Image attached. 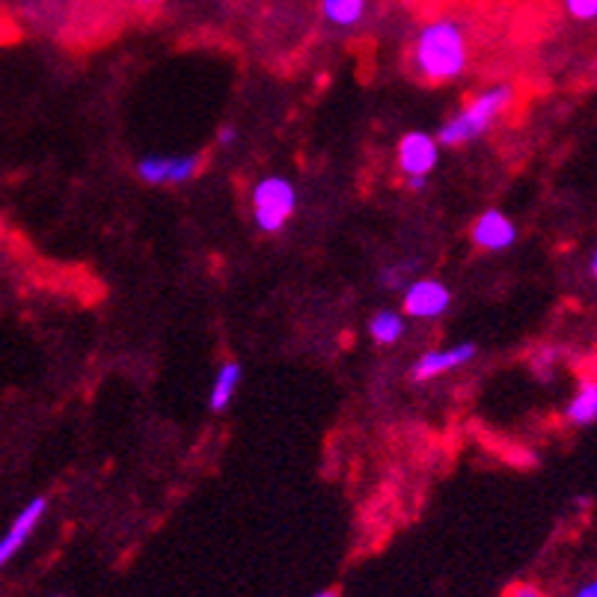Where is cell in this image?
Returning <instances> with one entry per match:
<instances>
[{
	"mask_svg": "<svg viewBox=\"0 0 597 597\" xmlns=\"http://www.w3.org/2000/svg\"><path fill=\"white\" fill-rule=\"evenodd\" d=\"M411 72L425 84H449L467 72L470 36L458 19H431L413 36Z\"/></svg>",
	"mask_w": 597,
	"mask_h": 597,
	"instance_id": "1",
	"label": "cell"
},
{
	"mask_svg": "<svg viewBox=\"0 0 597 597\" xmlns=\"http://www.w3.org/2000/svg\"><path fill=\"white\" fill-rule=\"evenodd\" d=\"M511 101H514V87L511 84H497V87L478 93L473 101H467V108L440 129V134L435 137L437 146L458 149V146H467V143L478 141L511 108Z\"/></svg>",
	"mask_w": 597,
	"mask_h": 597,
	"instance_id": "2",
	"label": "cell"
},
{
	"mask_svg": "<svg viewBox=\"0 0 597 597\" xmlns=\"http://www.w3.org/2000/svg\"><path fill=\"white\" fill-rule=\"evenodd\" d=\"M297 211V191L283 175H265L259 185L253 187V220L261 232H283L285 223Z\"/></svg>",
	"mask_w": 597,
	"mask_h": 597,
	"instance_id": "3",
	"label": "cell"
},
{
	"mask_svg": "<svg viewBox=\"0 0 597 597\" xmlns=\"http://www.w3.org/2000/svg\"><path fill=\"white\" fill-rule=\"evenodd\" d=\"M395 158H399V170L404 173V179H428V173H435L440 146L425 131H407L399 141Z\"/></svg>",
	"mask_w": 597,
	"mask_h": 597,
	"instance_id": "4",
	"label": "cell"
},
{
	"mask_svg": "<svg viewBox=\"0 0 597 597\" xmlns=\"http://www.w3.org/2000/svg\"><path fill=\"white\" fill-rule=\"evenodd\" d=\"M404 313L411 318H419V321H431V318H440V315L449 309L452 304V292L446 289V283L440 280H413L407 289H404Z\"/></svg>",
	"mask_w": 597,
	"mask_h": 597,
	"instance_id": "5",
	"label": "cell"
},
{
	"mask_svg": "<svg viewBox=\"0 0 597 597\" xmlns=\"http://www.w3.org/2000/svg\"><path fill=\"white\" fill-rule=\"evenodd\" d=\"M45 511H48V500H45V497H36V500H31L22 511H19V517L12 521L10 529H7L3 538H0V568L7 565L12 556L19 553L24 544H27L33 529H36L39 521L45 517Z\"/></svg>",
	"mask_w": 597,
	"mask_h": 597,
	"instance_id": "6",
	"label": "cell"
},
{
	"mask_svg": "<svg viewBox=\"0 0 597 597\" xmlns=\"http://www.w3.org/2000/svg\"><path fill=\"white\" fill-rule=\"evenodd\" d=\"M478 348L473 342H464V345H452V348H440V351H425L423 357L416 360L413 366V380H431L440 378L446 371L458 369V366H467L470 360L476 357Z\"/></svg>",
	"mask_w": 597,
	"mask_h": 597,
	"instance_id": "7",
	"label": "cell"
},
{
	"mask_svg": "<svg viewBox=\"0 0 597 597\" xmlns=\"http://www.w3.org/2000/svg\"><path fill=\"white\" fill-rule=\"evenodd\" d=\"M470 235H473V244H476L478 251L500 253L514 244V239H517V229H514V223H511L502 211L488 208V211L473 223V232H470Z\"/></svg>",
	"mask_w": 597,
	"mask_h": 597,
	"instance_id": "8",
	"label": "cell"
},
{
	"mask_svg": "<svg viewBox=\"0 0 597 597\" xmlns=\"http://www.w3.org/2000/svg\"><path fill=\"white\" fill-rule=\"evenodd\" d=\"M597 419V380L586 378L576 387L574 399L565 407V423L571 425H595Z\"/></svg>",
	"mask_w": 597,
	"mask_h": 597,
	"instance_id": "9",
	"label": "cell"
},
{
	"mask_svg": "<svg viewBox=\"0 0 597 597\" xmlns=\"http://www.w3.org/2000/svg\"><path fill=\"white\" fill-rule=\"evenodd\" d=\"M241 383V366L235 360H229L218 369V378H215V387H211V395H208V407L215 413H223L235 399Z\"/></svg>",
	"mask_w": 597,
	"mask_h": 597,
	"instance_id": "10",
	"label": "cell"
},
{
	"mask_svg": "<svg viewBox=\"0 0 597 597\" xmlns=\"http://www.w3.org/2000/svg\"><path fill=\"white\" fill-rule=\"evenodd\" d=\"M321 12L337 27H354L366 15V0H321Z\"/></svg>",
	"mask_w": 597,
	"mask_h": 597,
	"instance_id": "11",
	"label": "cell"
},
{
	"mask_svg": "<svg viewBox=\"0 0 597 597\" xmlns=\"http://www.w3.org/2000/svg\"><path fill=\"white\" fill-rule=\"evenodd\" d=\"M404 330H407L404 318L392 309H383L369 321V333L378 345H395L404 337Z\"/></svg>",
	"mask_w": 597,
	"mask_h": 597,
	"instance_id": "12",
	"label": "cell"
},
{
	"mask_svg": "<svg viewBox=\"0 0 597 597\" xmlns=\"http://www.w3.org/2000/svg\"><path fill=\"white\" fill-rule=\"evenodd\" d=\"M167 173H170V155H149L137 161V175L146 185H167Z\"/></svg>",
	"mask_w": 597,
	"mask_h": 597,
	"instance_id": "13",
	"label": "cell"
},
{
	"mask_svg": "<svg viewBox=\"0 0 597 597\" xmlns=\"http://www.w3.org/2000/svg\"><path fill=\"white\" fill-rule=\"evenodd\" d=\"M203 167V158L199 155H179V158H170V173H167V185H185L191 182Z\"/></svg>",
	"mask_w": 597,
	"mask_h": 597,
	"instance_id": "14",
	"label": "cell"
},
{
	"mask_svg": "<svg viewBox=\"0 0 597 597\" xmlns=\"http://www.w3.org/2000/svg\"><path fill=\"white\" fill-rule=\"evenodd\" d=\"M565 7L574 19H580V22H595L597 0H565Z\"/></svg>",
	"mask_w": 597,
	"mask_h": 597,
	"instance_id": "15",
	"label": "cell"
},
{
	"mask_svg": "<svg viewBox=\"0 0 597 597\" xmlns=\"http://www.w3.org/2000/svg\"><path fill=\"white\" fill-rule=\"evenodd\" d=\"M556 360H559V351H556V348H541V351L535 354V369L541 371V375H547V371L553 369Z\"/></svg>",
	"mask_w": 597,
	"mask_h": 597,
	"instance_id": "16",
	"label": "cell"
},
{
	"mask_svg": "<svg viewBox=\"0 0 597 597\" xmlns=\"http://www.w3.org/2000/svg\"><path fill=\"white\" fill-rule=\"evenodd\" d=\"M509 597H544V595L535 586H529V583H521V586L511 588Z\"/></svg>",
	"mask_w": 597,
	"mask_h": 597,
	"instance_id": "17",
	"label": "cell"
},
{
	"mask_svg": "<svg viewBox=\"0 0 597 597\" xmlns=\"http://www.w3.org/2000/svg\"><path fill=\"white\" fill-rule=\"evenodd\" d=\"M235 141H239V131L232 129V125H223V129H220V143H223V146H235Z\"/></svg>",
	"mask_w": 597,
	"mask_h": 597,
	"instance_id": "18",
	"label": "cell"
},
{
	"mask_svg": "<svg viewBox=\"0 0 597 597\" xmlns=\"http://www.w3.org/2000/svg\"><path fill=\"white\" fill-rule=\"evenodd\" d=\"M10 39H12V24L10 19L0 12V42H10Z\"/></svg>",
	"mask_w": 597,
	"mask_h": 597,
	"instance_id": "19",
	"label": "cell"
},
{
	"mask_svg": "<svg viewBox=\"0 0 597 597\" xmlns=\"http://www.w3.org/2000/svg\"><path fill=\"white\" fill-rule=\"evenodd\" d=\"M574 597H597V586H595V583H588V586L580 588Z\"/></svg>",
	"mask_w": 597,
	"mask_h": 597,
	"instance_id": "20",
	"label": "cell"
},
{
	"mask_svg": "<svg viewBox=\"0 0 597 597\" xmlns=\"http://www.w3.org/2000/svg\"><path fill=\"white\" fill-rule=\"evenodd\" d=\"M588 273H592V277H595V273H597V256H595V253L588 256Z\"/></svg>",
	"mask_w": 597,
	"mask_h": 597,
	"instance_id": "21",
	"label": "cell"
},
{
	"mask_svg": "<svg viewBox=\"0 0 597 597\" xmlns=\"http://www.w3.org/2000/svg\"><path fill=\"white\" fill-rule=\"evenodd\" d=\"M131 3H137V7H158L161 0H131Z\"/></svg>",
	"mask_w": 597,
	"mask_h": 597,
	"instance_id": "22",
	"label": "cell"
},
{
	"mask_svg": "<svg viewBox=\"0 0 597 597\" xmlns=\"http://www.w3.org/2000/svg\"><path fill=\"white\" fill-rule=\"evenodd\" d=\"M315 597H339V592H333V588H330V592H318Z\"/></svg>",
	"mask_w": 597,
	"mask_h": 597,
	"instance_id": "23",
	"label": "cell"
},
{
	"mask_svg": "<svg viewBox=\"0 0 597 597\" xmlns=\"http://www.w3.org/2000/svg\"><path fill=\"white\" fill-rule=\"evenodd\" d=\"M0 265H3V253H0Z\"/></svg>",
	"mask_w": 597,
	"mask_h": 597,
	"instance_id": "24",
	"label": "cell"
}]
</instances>
